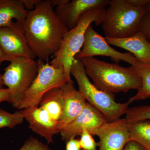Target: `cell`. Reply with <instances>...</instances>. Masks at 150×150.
I'll list each match as a JSON object with an SVG mask.
<instances>
[{"label": "cell", "mask_w": 150, "mask_h": 150, "mask_svg": "<svg viewBox=\"0 0 150 150\" xmlns=\"http://www.w3.org/2000/svg\"><path fill=\"white\" fill-rule=\"evenodd\" d=\"M51 0L41 1L28 12L23 25L25 36L38 59L48 62L59 51L68 31L57 16Z\"/></svg>", "instance_id": "6da1fadb"}, {"label": "cell", "mask_w": 150, "mask_h": 150, "mask_svg": "<svg viewBox=\"0 0 150 150\" xmlns=\"http://www.w3.org/2000/svg\"><path fill=\"white\" fill-rule=\"evenodd\" d=\"M80 61L94 85L105 92L126 93L132 89L138 91L142 86V79L132 66L121 67L94 57L83 58Z\"/></svg>", "instance_id": "7a4b0ae2"}, {"label": "cell", "mask_w": 150, "mask_h": 150, "mask_svg": "<svg viewBox=\"0 0 150 150\" xmlns=\"http://www.w3.org/2000/svg\"><path fill=\"white\" fill-rule=\"evenodd\" d=\"M147 11L146 7L133 5L128 0H110L101 24L105 37L121 38L136 34Z\"/></svg>", "instance_id": "3957f363"}, {"label": "cell", "mask_w": 150, "mask_h": 150, "mask_svg": "<svg viewBox=\"0 0 150 150\" xmlns=\"http://www.w3.org/2000/svg\"><path fill=\"white\" fill-rule=\"evenodd\" d=\"M105 11V7H99L87 12L81 17L76 25L64 35L60 49L50 64L55 68H64L68 83L73 82L71 76V67L75 56L83 46L88 28L92 23L97 26L101 25Z\"/></svg>", "instance_id": "277c9868"}, {"label": "cell", "mask_w": 150, "mask_h": 150, "mask_svg": "<svg viewBox=\"0 0 150 150\" xmlns=\"http://www.w3.org/2000/svg\"><path fill=\"white\" fill-rule=\"evenodd\" d=\"M71 74L79 86V91L87 102L99 110L108 122L116 121L126 114L129 102L119 103L114 100V94L100 90L90 81L80 60L74 59Z\"/></svg>", "instance_id": "5b68a950"}, {"label": "cell", "mask_w": 150, "mask_h": 150, "mask_svg": "<svg viewBox=\"0 0 150 150\" xmlns=\"http://www.w3.org/2000/svg\"><path fill=\"white\" fill-rule=\"evenodd\" d=\"M37 61L24 57L13 58L3 75L4 86L9 90L7 102L19 109L25 93L37 76Z\"/></svg>", "instance_id": "8992f818"}, {"label": "cell", "mask_w": 150, "mask_h": 150, "mask_svg": "<svg viewBox=\"0 0 150 150\" xmlns=\"http://www.w3.org/2000/svg\"><path fill=\"white\" fill-rule=\"evenodd\" d=\"M38 71L37 76L25 93L19 109L39 105L43 96L52 89L61 87L68 83L63 67L55 68L48 62L37 60Z\"/></svg>", "instance_id": "52a82bcc"}, {"label": "cell", "mask_w": 150, "mask_h": 150, "mask_svg": "<svg viewBox=\"0 0 150 150\" xmlns=\"http://www.w3.org/2000/svg\"><path fill=\"white\" fill-rule=\"evenodd\" d=\"M105 56L116 60H122L134 66L138 59L129 53H123L116 51L110 46L105 37L98 34L92 25L88 28L85 33L83 48L75 59L80 60L86 57Z\"/></svg>", "instance_id": "ba28073f"}, {"label": "cell", "mask_w": 150, "mask_h": 150, "mask_svg": "<svg viewBox=\"0 0 150 150\" xmlns=\"http://www.w3.org/2000/svg\"><path fill=\"white\" fill-rule=\"evenodd\" d=\"M110 0H51L57 16L68 30L77 24L81 17L88 11L106 7Z\"/></svg>", "instance_id": "9c48e42d"}, {"label": "cell", "mask_w": 150, "mask_h": 150, "mask_svg": "<svg viewBox=\"0 0 150 150\" xmlns=\"http://www.w3.org/2000/svg\"><path fill=\"white\" fill-rule=\"evenodd\" d=\"M99 139V150H123L131 141L128 123L125 118L106 122L91 133Z\"/></svg>", "instance_id": "30bf717a"}, {"label": "cell", "mask_w": 150, "mask_h": 150, "mask_svg": "<svg viewBox=\"0 0 150 150\" xmlns=\"http://www.w3.org/2000/svg\"><path fill=\"white\" fill-rule=\"evenodd\" d=\"M107 121L99 110L87 102L85 107L74 120L59 131L63 141L80 136L83 130L91 133Z\"/></svg>", "instance_id": "8fae6325"}, {"label": "cell", "mask_w": 150, "mask_h": 150, "mask_svg": "<svg viewBox=\"0 0 150 150\" xmlns=\"http://www.w3.org/2000/svg\"><path fill=\"white\" fill-rule=\"evenodd\" d=\"M0 47L11 59L36 58L28 43L23 30L18 26L0 28Z\"/></svg>", "instance_id": "7c38bea8"}, {"label": "cell", "mask_w": 150, "mask_h": 150, "mask_svg": "<svg viewBox=\"0 0 150 150\" xmlns=\"http://www.w3.org/2000/svg\"><path fill=\"white\" fill-rule=\"evenodd\" d=\"M21 110L30 129L45 138L48 144L54 143V136L59 133L58 122L40 106L28 108Z\"/></svg>", "instance_id": "4fadbf2b"}, {"label": "cell", "mask_w": 150, "mask_h": 150, "mask_svg": "<svg viewBox=\"0 0 150 150\" xmlns=\"http://www.w3.org/2000/svg\"><path fill=\"white\" fill-rule=\"evenodd\" d=\"M62 88L64 105L62 117L58 122L59 133L79 115L87 103L85 98L75 88L74 82L67 83Z\"/></svg>", "instance_id": "5bb4252c"}, {"label": "cell", "mask_w": 150, "mask_h": 150, "mask_svg": "<svg viewBox=\"0 0 150 150\" xmlns=\"http://www.w3.org/2000/svg\"><path fill=\"white\" fill-rule=\"evenodd\" d=\"M105 38L110 45L127 50L140 63L150 67V44L141 31L124 38Z\"/></svg>", "instance_id": "9a60e30c"}, {"label": "cell", "mask_w": 150, "mask_h": 150, "mask_svg": "<svg viewBox=\"0 0 150 150\" xmlns=\"http://www.w3.org/2000/svg\"><path fill=\"white\" fill-rule=\"evenodd\" d=\"M28 12L23 0H0V28L18 26L23 28Z\"/></svg>", "instance_id": "2e32d148"}, {"label": "cell", "mask_w": 150, "mask_h": 150, "mask_svg": "<svg viewBox=\"0 0 150 150\" xmlns=\"http://www.w3.org/2000/svg\"><path fill=\"white\" fill-rule=\"evenodd\" d=\"M64 105V93L61 87L55 88L46 93L42 97L39 105L58 122L62 116Z\"/></svg>", "instance_id": "e0dca14e"}, {"label": "cell", "mask_w": 150, "mask_h": 150, "mask_svg": "<svg viewBox=\"0 0 150 150\" xmlns=\"http://www.w3.org/2000/svg\"><path fill=\"white\" fill-rule=\"evenodd\" d=\"M130 139L150 150V120H145L128 123Z\"/></svg>", "instance_id": "ac0fdd59"}, {"label": "cell", "mask_w": 150, "mask_h": 150, "mask_svg": "<svg viewBox=\"0 0 150 150\" xmlns=\"http://www.w3.org/2000/svg\"><path fill=\"white\" fill-rule=\"evenodd\" d=\"M132 67L140 76L142 85L137 93L129 98L128 102L130 104L134 101L150 98V67L143 64L139 61Z\"/></svg>", "instance_id": "d6986e66"}, {"label": "cell", "mask_w": 150, "mask_h": 150, "mask_svg": "<svg viewBox=\"0 0 150 150\" xmlns=\"http://www.w3.org/2000/svg\"><path fill=\"white\" fill-rule=\"evenodd\" d=\"M24 120V116L21 110L12 113L0 109V129H13L17 125L21 124Z\"/></svg>", "instance_id": "ffe728a7"}, {"label": "cell", "mask_w": 150, "mask_h": 150, "mask_svg": "<svg viewBox=\"0 0 150 150\" xmlns=\"http://www.w3.org/2000/svg\"><path fill=\"white\" fill-rule=\"evenodd\" d=\"M125 114V119L128 123L150 120V105H141L128 108Z\"/></svg>", "instance_id": "44dd1931"}, {"label": "cell", "mask_w": 150, "mask_h": 150, "mask_svg": "<svg viewBox=\"0 0 150 150\" xmlns=\"http://www.w3.org/2000/svg\"><path fill=\"white\" fill-rule=\"evenodd\" d=\"M80 136V139L79 140L82 150H97L96 147L98 146V144L87 130H83Z\"/></svg>", "instance_id": "7402d4cb"}, {"label": "cell", "mask_w": 150, "mask_h": 150, "mask_svg": "<svg viewBox=\"0 0 150 150\" xmlns=\"http://www.w3.org/2000/svg\"><path fill=\"white\" fill-rule=\"evenodd\" d=\"M18 150H51L47 145L38 141L37 139L30 137Z\"/></svg>", "instance_id": "603a6c76"}, {"label": "cell", "mask_w": 150, "mask_h": 150, "mask_svg": "<svg viewBox=\"0 0 150 150\" xmlns=\"http://www.w3.org/2000/svg\"><path fill=\"white\" fill-rule=\"evenodd\" d=\"M140 31L150 44V12L148 10L142 18Z\"/></svg>", "instance_id": "cb8c5ba5"}, {"label": "cell", "mask_w": 150, "mask_h": 150, "mask_svg": "<svg viewBox=\"0 0 150 150\" xmlns=\"http://www.w3.org/2000/svg\"><path fill=\"white\" fill-rule=\"evenodd\" d=\"M66 150H82L80 144L79 140L74 138L67 141Z\"/></svg>", "instance_id": "d4e9b609"}, {"label": "cell", "mask_w": 150, "mask_h": 150, "mask_svg": "<svg viewBox=\"0 0 150 150\" xmlns=\"http://www.w3.org/2000/svg\"><path fill=\"white\" fill-rule=\"evenodd\" d=\"M123 150H146L135 141H129L126 144Z\"/></svg>", "instance_id": "484cf974"}, {"label": "cell", "mask_w": 150, "mask_h": 150, "mask_svg": "<svg viewBox=\"0 0 150 150\" xmlns=\"http://www.w3.org/2000/svg\"><path fill=\"white\" fill-rule=\"evenodd\" d=\"M25 8L28 11L33 10L35 8V6L38 3L40 2V0H23Z\"/></svg>", "instance_id": "4316f807"}, {"label": "cell", "mask_w": 150, "mask_h": 150, "mask_svg": "<svg viewBox=\"0 0 150 150\" xmlns=\"http://www.w3.org/2000/svg\"><path fill=\"white\" fill-rule=\"evenodd\" d=\"M133 5L139 7H146L150 4V0H128Z\"/></svg>", "instance_id": "83f0119b"}, {"label": "cell", "mask_w": 150, "mask_h": 150, "mask_svg": "<svg viewBox=\"0 0 150 150\" xmlns=\"http://www.w3.org/2000/svg\"><path fill=\"white\" fill-rule=\"evenodd\" d=\"M9 98V90L8 88L0 90V103L8 101Z\"/></svg>", "instance_id": "f1b7e54d"}, {"label": "cell", "mask_w": 150, "mask_h": 150, "mask_svg": "<svg viewBox=\"0 0 150 150\" xmlns=\"http://www.w3.org/2000/svg\"><path fill=\"white\" fill-rule=\"evenodd\" d=\"M11 58L9 57L5 53L4 51L0 47V65L5 61H8L10 62L12 60Z\"/></svg>", "instance_id": "f546056e"}, {"label": "cell", "mask_w": 150, "mask_h": 150, "mask_svg": "<svg viewBox=\"0 0 150 150\" xmlns=\"http://www.w3.org/2000/svg\"><path fill=\"white\" fill-rule=\"evenodd\" d=\"M4 84L3 82V75L0 74V90L4 88Z\"/></svg>", "instance_id": "4dcf8cb0"}, {"label": "cell", "mask_w": 150, "mask_h": 150, "mask_svg": "<svg viewBox=\"0 0 150 150\" xmlns=\"http://www.w3.org/2000/svg\"><path fill=\"white\" fill-rule=\"evenodd\" d=\"M148 11L150 12V4L146 7Z\"/></svg>", "instance_id": "1f68e13d"}]
</instances>
